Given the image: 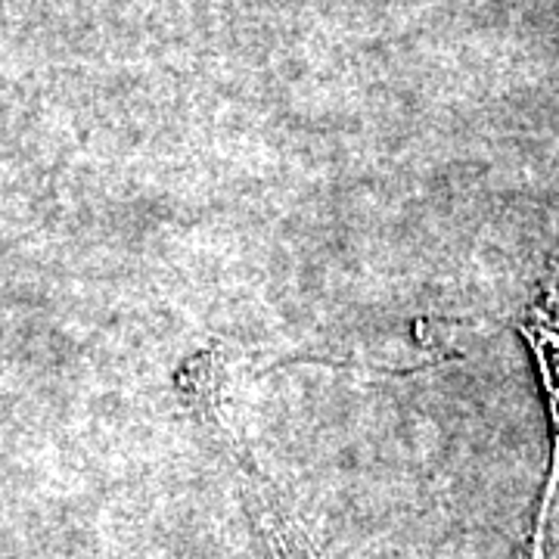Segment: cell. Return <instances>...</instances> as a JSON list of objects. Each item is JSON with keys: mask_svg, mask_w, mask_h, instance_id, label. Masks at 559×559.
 Returning <instances> with one entry per match:
<instances>
[{"mask_svg": "<svg viewBox=\"0 0 559 559\" xmlns=\"http://www.w3.org/2000/svg\"><path fill=\"white\" fill-rule=\"evenodd\" d=\"M516 330L535 360V373H538L547 419H550V473H547V485H544L538 516H535V525L547 528L550 507L559 491V274L547 280L538 289V296L522 308Z\"/></svg>", "mask_w": 559, "mask_h": 559, "instance_id": "1", "label": "cell"}, {"mask_svg": "<svg viewBox=\"0 0 559 559\" xmlns=\"http://www.w3.org/2000/svg\"><path fill=\"white\" fill-rule=\"evenodd\" d=\"M547 528H532V540H528V550H525V557L522 559H547Z\"/></svg>", "mask_w": 559, "mask_h": 559, "instance_id": "2", "label": "cell"}]
</instances>
